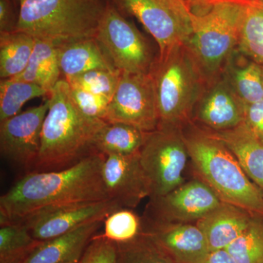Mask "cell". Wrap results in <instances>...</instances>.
<instances>
[{
    "instance_id": "74e56055",
    "label": "cell",
    "mask_w": 263,
    "mask_h": 263,
    "mask_svg": "<svg viewBox=\"0 0 263 263\" xmlns=\"http://www.w3.org/2000/svg\"><path fill=\"white\" fill-rule=\"evenodd\" d=\"M183 1L191 8L193 6H202V5L209 4L215 0H183Z\"/></svg>"
},
{
    "instance_id": "8992f818",
    "label": "cell",
    "mask_w": 263,
    "mask_h": 263,
    "mask_svg": "<svg viewBox=\"0 0 263 263\" xmlns=\"http://www.w3.org/2000/svg\"><path fill=\"white\" fill-rule=\"evenodd\" d=\"M149 73L155 86L159 126L181 127L192 121L207 81L186 44L158 57Z\"/></svg>"
},
{
    "instance_id": "b9f144b4",
    "label": "cell",
    "mask_w": 263,
    "mask_h": 263,
    "mask_svg": "<svg viewBox=\"0 0 263 263\" xmlns=\"http://www.w3.org/2000/svg\"><path fill=\"white\" fill-rule=\"evenodd\" d=\"M262 83H263V65H262Z\"/></svg>"
},
{
    "instance_id": "cb8c5ba5",
    "label": "cell",
    "mask_w": 263,
    "mask_h": 263,
    "mask_svg": "<svg viewBox=\"0 0 263 263\" xmlns=\"http://www.w3.org/2000/svg\"><path fill=\"white\" fill-rule=\"evenodd\" d=\"M35 37L23 32L0 33V77L13 79L24 72L32 56Z\"/></svg>"
},
{
    "instance_id": "9a60e30c",
    "label": "cell",
    "mask_w": 263,
    "mask_h": 263,
    "mask_svg": "<svg viewBox=\"0 0 263 263\" xmlns=\"http://www.w3.org/2000/svg\"><path fill=\"white\" fill-rule=\"evenodd\" d=\"M142 233L149 237L174 263H202L210 252L203 233L195 223L142 219Z\"/></svg>"
},
{
    "instance_id": "f546056e",
    "label": "cell",
    "mask_w": 263,
    "mask_h": 263,
    "mask_svg": "<svg viewBox=\"0 0 263 263\" xmlns=\"http://www.w3.org/2000/svg\"><path fill=\"white\" fill-rule=\"evenodd\" d=\"M103 227L104 237L115 243H124L141 234L142 218L133 209L120 208L105 218Z\"/></svg>"
},
{
    "instance_id": "8fae6325",
    "label": "cell",
    "mask_w": 263,
    "mask_h": 263,
    "mask_svg": "<svg viewBox=\"0 0 263 263\" xmlns=\"http://www.w3.org/2000/svg\"><path fill=\"white\" fill-rule=\"evenodd\" d=\"M120 207L112 200L79 202L43 208L18 222L23 223L36 240L45 241L105 218Z\"/></svg>"
},
{
    "instance_id": "5b68a950",
    "label": "cell",
    "mask_w": 263,
    "mask_h": 263,
    "mask_svg": "<svg viewBox=\"0 0 263 263\" xmlns=\"http://www.w3.org/2000/svg\"><path fill=\"white\" fill-rule=\"evenodd\" d=\"M105 0H20L15 31L60 44L95 38Z\"/></svg>"
},
{
    "instance_id": "ba28073f",
    "label": "cell",
    "mask_w": 263,
    "mask_h": 263,
    "mask_svg": "<svg viewBox=\"0 0 263 263\" xmlns=\"http://www.w3.org/2000/svg\"><path fill=\"white\" fill-rule=\"evenodd\" d=\"M95 38L118 70L150 72L155 60L146 40L113 3H107Z\"/></svg>"
},
{
    "instance_id": "6da1fadb",
    "label": "cell",
    "mask_w": 263,
    "mask_h": 263,
    "mask_svg": "<svg viewBox=\"0 0 263 263\" xmlns=\"http://www.w3.org/2000/svg\"><path fill=\"white\" fill-rule=\"evenodd\" d=\"M103 158L95 152L68 168L27 173L0 197V224L18 222L52 205L109 200L102 177Z\"/></svg>"
},
{
    "instance_id": "e0dca14e",
    "label": "cell",
    "mask_w": 263,
    "mask_h": 263,
    "mask_svg": "<svg viewBox=\"0 0 263 263\" xmlns=\"http://www.w3.org/2000/svg\"><path fill=\"white\" fill-rule=\"evenodd\" d=\"M254 213L222 201L195 222L203 233L210 252L226 249L248 226Z\"/></svg>"
},
{
    "instance_id": "836d02e7",
    "label": "cell",
    "mask_w": 263,
    "mask_h": 263,
    "mask_svg": "<svg viewBox=\"0 0 263 263\" xmlns=\"http://www.w3.org/2000/svg\"><path fill=\"white\" fill-rule=\"evenodd\" d=\"M14 0H0V33L14 32L16 29L18 13Z\"/></svg>"
},
{
    "instance_id": "7402d4cb",
    "label": "cell",
    "mask_w": 263,
    "mask_h": 263,
    "mask_svg": "<svg viewBox=\"0 0 263 263\" xmlns=\"http://www.w3.org/2000/svg\"><path fill=\"white\" fill-rule=\"evenodd\" d=\"M35 40L28 65L23 72L13 79L37 84L50 93L61 79L58 48L51 41Z\"/></svg>"
},
{
    "instance_id": "f35d334b",
    "label": "cell",
    "mask_w": 263,
    "mask_h": 263,
    "mask_svg": "<svg viewBox=\"0 0 263 263\" xmlns=\"http://www.w3.org/2000/svg\"><path fill=\"white\" fill-rule=\"evenodd\" d=\"M105 1L108 2V3H113V4L117 6L118 3V0H105Z\"/></svg>"
},
{
    "instance_id": "ac0fdd59",
    "label": "cell",
    "mask_w": 263,
    "mask_h": 263,
    "mask_svg": "<svg viewBox=\"0 0 263 263\" xmlns=\"http://www.w3.org/2000/svg\"><path fill=\"white\" fill-rule=\"evenodd\" d=\"M104 221H95L56 238L45 240L22 263H66L77 261Z\"/></svg>"
},
{
    "instance_id": "8d00e7d4",
    "label": "cell",
    "mask_w": 263,
    "mask_h": 263,
    "mask_svg": "<svg viewBox=\"0 0 263 263\" xmlns=\"http://www.w3.org/2000/svg\"><path fill=\"white\" fill-rule=\"evenodd\" d=\"M202 263H237L226 249L209 252Z\"/></svg>"
},
{
    "instance_id": "4316f807",
    "label": "cell",
    "mask_w": 263,
    "mask_h": 263,
    "mask_svg": "<svg viewBox=\"0 0 263 263\" xmlns=\"http://www.w3.org/2000/svg\"><path fill=\"white\" fill-rule=\"evenodd\" d=\"M48 95L37 84L15 79H3L0 82V122L18 114L29 100Z\"/></svg>"
},
{
    "instance_id": "e575fe53",
    "label": "cell",
    "mask_w": 263,
    "mask_h": 263,
    "mask_svg": "<svg viewBox=\"0 0 263 263\" xmlns=\"http://www.w3.org/2000/svg\"><path fill=\"white\" fill-rule=\"evenodd\" d=\"M243 122L256 135L263 138V100L245 105Z\"/></svg>"
},
{
    "instance_id": "3957f363",
    "label": "cell",
    "mask_w": 263,
    "mask_h": 263,
    "mask_svg": "<svg viewBox=\"0 0 263 263\" xmlns=\"http://www.w3.org/2000/svg\"><path fill=\"white\" fill-rule=\"evenodd\" d=\"M189 157L197 177L222 201L263 214V193L226 145L190 121L181 126Z\"/></svg>"
},
{
    "instance_id": "7a4b0ae2",
    "label": "cell",
    "mask_w": 263,
    "mask_h": 263,
    "mask_svg": "<svg viewBox=\"0 0 263 263\" xmlns=\"http://www.w3.org/2000/svg\"><path fill=\"white\" fill-rule=\"evenodd\" d=\"M41 146L32 172L60 171L79 163L95 152V136L105 121L89 119L79 110L70 86L61 79L48 95Z\"/></svg>"
},
{
    "instance_id": "52a82bcc",
    "label": "cell",
    "mask_w": 263,
    "mask_h": 263,
    "mask_svg": "<svg viewBox=\"0 0 263 263\" xmlns=\"http://www.w3.org/2000/svg\"><path fill=\"white\" fill-rule=\"evenodd\" d=\"M139 157L149 185V198L165 195L185 182L190 157L181 127L160 125L147 133Z\"/></svg>"
},
{
    "instance_id": "4fadbf2b",
    "label": "cell",
    "mask_w": 263,
    "mask_h": 263,
    "mask_svg": "<svg viewBox=\"0 0 263 263\" xmlns=\"http://www.w3.org/2000/svg\"><path fill=\"white\" fill-rule=\"evenodd\" d=\"M117 7L135 17L152 34L162 57L187 43L192 23L156 0H118Z\"/></svg>"
},
{
    "instance_id": "ffe728a7",
    "label": "cell",
    "mask_w": 263,
    "mask_h": 263,
    "mask_svg": "<svg viewBox=\"0 0 263 263\" xmlns=\"http://www.w3.org/2000/svg\"><path fill=\"white\" fill-rule=\"evenodd\" d=\"M60 70L64 79L94 70H117L96 38L57 44ZM120 71V70H119Z\"/></svg>"
},
{
    "instance_id": "484cf974",
    "label": "cell",
    "mask_w": 263,
    "mask_h": 263,
    "mask_svg": "<svg viewBox=\"0 0 263 263\" xmlns=\"http://www.w3.org/2000/svg\"><path fill=\"white\" fill-rule=\"evenodd\" d=\"M42 241L36 240L23 223L0 227V263H22Z\"/></svg>"
},
{
    "instance_id": "d6a6232c",
    "label": "cell",
    "mask_w": 263,
    "mask_h": 263,
    "mask_svg": "<svg viewBox=\"0 0 263 263\" xmlns=\"http://www.w3.org/2000/svg\"><path fill=\"white\" fill-rule=\"evenodd\" d=\"M117 243L104 237L95 235L78 263H115Z\"/></svg>"
},
{
    "instance_id": "603a6c76",
    "label": "cell",
    "mask_w": 263,
    "mask_h": 263,
    "mask_svg": "<svg viewBox=\"0 0 263 263\" xmlns=\"http://www.w3.org/2000/svg\"><path fill=\"white\" fill-rule=\"evenodd\" d=\"M147 133L130 124L106 122L94 140L95 152L103 155H133L141 151Z\"/></svg>"
},
{
    "instance_id": "30bf717a",
    "label": "cell",
    "mask_w": 263,
    "mask_h": 263,
    "mask_svg": "<svg viewBox=\"0 0 263 263\" xmlns=\"http://www.w3.org/2000/svg\"><path fill=\"white\" fill-rule=\"evenodd\" d=\"M221 202L215 192L197 176L165 195L149 198L142 219L160 222L195 223Z\"/></svg>"
},
{
    "instance_id": "60d3db41",
    "label": "cell",
    "mask_w": 263,
    "mask_h": 263,
    "mask_svg": "<svg viewBox=\"0 0 263 263\" xmlns=\"http://www.w3.org/2000/svg\"><path fill=\"white\" fill-rule=\"evenodd\" d=\"M15 2H16L17 3H20V0H14Z\"/></svg>"
},
{
    "instance_id": "7bdbcfd3",
    "label": "cell",
    "mask_w": 263,
    "mask_h": 263,
    "mask_svg": "<svg viewBox=\"0 0 263 263\" xmlns=\"http://www.w3.org/2000/svg\"><path fill=\"white\" fill-rule=\"evenodd\" d=\"M261 1L263 2V0H261Z\"/></svg>"
},
{
    "instance_id": "44dd1931",
    "label": "cell",
    "mask_w": 263,
    "mask_h": 263,
    "mask_svg": "<svg viewBox=\"0 0 263 263\" xmlns=\"http://www.w3.org/2000/svg\"><path fill=\"white\" fill-rule=\"evenodd\" d=\"M221 73L246 105L263 100L262 65L246 56L238 48L230 57Z\"/></svg>"
},
{
    "instance_id": "83f0119b",
    "label": "cell",
    "mask_w": 263,
    "mask_h": 263,
    "mask_svg": "<svg viewBox=\"0 0 263 263\" xmlns=\"http://www.w3.org/2000/svg\"><path fill=\"white\" fill-rule=\"evenodd\" d=\"M226 250L237 263H263V214L254 213L248 226Z\"/></svg>"
},
{
    "instance_id": "5bb4252c",
    "label": "cell",
    "mask_w": 263,
    "mask_h": 263,
    "mask_svg": "<svg viewBox=\"0 0 263 263\" xmlns=\"http://www.w3.org/2000/svg\"><path fill=\"white\" fill-rule=\"evenodd\" d=\"M102 177L109 200L120 208L136 209L142 200L151 196L139 153L103 155Z\"/></svg>"
},
{
    "instance_id": "d6986e66",
    "label": "cell",
    "mask_w": 263,
    "mask_h": 263,
    "mask_svg": "<svg viewBox=\"0 0 263 263\" xmlns=\"http://www.w3.org/2000/svg\"><path fill=\"white\" fill-rule=\"evenodd\" d=\"M206 130L226 145L249 179L262 190L263 138L256 135L245 122L228 130Z\"/></svg>"
},
{
    "instance_id": "f1b7e54d",
    "label": "cell",
    "mask_w": 263,
    "mask_h": 263,
    "mask_svg": "<svg viewBox=\"0 0 263 263\" xmlns=\"http://www.w3.org/2000/svg\"><path fill=\"white\" fill-rule=\"evenodd\" d=\"M116 243L115 263H174L144 233L129 241Z\"/></svg>"
},
{
    "instance_id": "d4e9b609",
    "label": "cell",
    "mask_w": 263,
    "mask_h": 263,
    "mask_svg": "<svg viewBox=\"0 0 263 263\" xmlns=\"http://www.w3.org/2000/svg\"><path fill=\"white\" fill-rule=\"evenodd\" d=\"M240 52L263 65V2L247 0L240 31Z\"/></svg>"
},
{
    "instance_id": "ab89813d",
    "label": "cell",
    "mask_w": 263,
    "mask_h": 263,
    "mask_svg": "<svg viewBox=\"0 0 263 263\" xmlns=\"http://www.w3.org/2000/svg\"><path fill=\"white\" fill-rule=\"evenodd\" d=\"M79 260H77V261H72V262H66V263H78V262H79Z\"/></svg>"
},
{
    "instance_id": "7c38bea8",
    "label": "cell",
    "mask_w": 263,
    "mask_h": 263,
    "mask_svg": "<svg viewBox=\"0 0 263 263\" xmlns=\"http://www.w3.org/2000/svg\"><path fill=\"white\" fill-rule=\"evenodd\" d=\"M49 108L48 99L39 106L31 108L0 122V152L8 162L32 172L41 146L43 122Z\"/></svg>"
},
{
    "instance_id": "ee69618b",
    "label": "cell",
    "mask_w": 263,
    "mask_h": 263,
    "mask_svg": "<svg viewBox=\"0 0 263 263\" xmlns=\"http://www.w3.org/2000/svg\"><path fill=\"white\" fill-rule=\"evenodd\" d=\"M262 193H263V190H262Z\"/></svg>"
},
{
    "instance_id": "4dcf8cb0",
    "label": "cell",
    "mask_w": 263,
    "mask_h": 263,
    "mask_svg": "<svg viewBox=\"0 0 263 263\" xmlns=\"http://www.w3.org/2000/svg\"><path fill=\"white\" fill-rule=\"evenodd\" d=\"M122 72L94 70L65 79L71 87L79 88L111 100L117 90Z\"/></svg>"
},
{
    "instance_id": "d590c367",
    "label": "cell",
    "mask_w": 263,
    "mask_h": 263,
    "mask_svg": "<svg viewBox=\"0 0 263 263\" xmlns=\"http://www.w3.org/2000/svg\"><path fill=\"white\" fill-rule=\"evenodd\" d=\"M191 22V8L183 0H156Z\"/></svg>"
},
{
    "instance_id": "9c48e42d",
    "label": "cell",
    "mask_w": 263,
    "mask_h": 263,
    "mask_svg": "<svg viewBox=\"0 0 263 263\" xmlns=\"http://www.w3.org/2000/svg\"><path fill=\"white\" fill-rule=\"evenodd\" d=\"M106 122L130 124L150 133L160 124L153 79L148 73L122 72L109 103Z\"/></svg>"
},
{
    "instance_id": "2e32d148",
    "label": "cell",
    "mask_w": 263,
    "mask_h": 263,
    "mask_svg": "<svg viewBox=\"0 0 263 263\" xmlns=\"http://www.w3.org/2000/svg\"><path fill=\"white\" fill-rule=\"evenodd\" d=\"M208 87L195 107V121L211 131L228 130L243 122L246 104L223 76Z\"/></svg>"
},
{
    "instance_id": "1f68e13d",
    "label": "cell",
    "mask_w": 263,
    "mask_h": 263,
    "mask_svg": "<svg viewBox=\"0 0 263 263\" xmlns=\"http://www.w3.org/2000/svg\"><path fill=\"white\" fill-rule=\"evenodd\" d=\"M70 90L76 105L83 114L89 119L105 122L110 100L79 88L70 86Z\"/></svg>"
},
{
    "instance_id": "277c9868",
    "label": "cell",
    "mask_w": 263,
    "mask_h": 263,
    "mask_svg": "<svg viewBox=\"0 0 263 263\" xmlns=\"http://www.w3.org/2000/svg\"><path fill=\"white\" fill-rule=\"evenodd\" d=\"M247 0H215L206 10H191V35L186 43L202 76L212 81L239 46Z\"/></svg>"
}]
</instances>
